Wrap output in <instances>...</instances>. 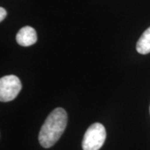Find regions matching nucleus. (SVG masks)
<instances>
[{
  "mask_svg": "<svg viewBox=\"0 0 150 150\" xmlns=\"http://www.w3.org/2000/svg\"><path fill=\"white\" fill-rule=\"evenodd\" d=\"M22 89L20 79L15 75H7L0 79V100L10 102L13 100Z\"/></svg>",
  "mask_w": 150,
  "mask_h": 150,
  "instance_id": "3",
  "label": "nucleus"
},
{
  "mask_svg": "<svg viewBox=\"0 0 150 150\" xmlns=\"http://www.w3.org/2000/svg\"><path fill=\"white\" fill-rule=\"evenodd\" d=\"M149 112H150V107H149Z\"/></svg>",
  "mask_w": 150,
  "mask_h": 150,
  "instance_id": "7",
  "label": "nucleus"
},
{
  "mask_svg": "<svg viewBox=\"0 0 150 150\" xmlns=\"http://www.w3.org/2000/svg\"><path fill=\"white\" fill-rule=\"evenodd\" d=\"M136 49L138 53L141 54H148L150 53V27L145 30L138 40Z\"/></svg>",
  "mask_w": 150,
  "mask_h": 150,
  "instance_id": "5",
  "label": "nucleus"
},
{
  "mask_svg": "<svg viewBox=\"0 0 150 150\" xmlns=\"http://www.w3.org/2000/svg\"><path fill=\"white\" fill-rule=\"evenodd\" d=\"M38 37L33 28L25 26L22 28L16 35V41L19 45L23 47L31 46L37 42Z\"/></svg>",
  "mask_w": 150,
  "mask_h": 150,
  "instance_id": "4",
  "label": "nucleus"
},
{
  "mask_svg": "<svg viewBox=\"0 0 150 150\" xmlns=\"http://www.w3.org/2000/svg\"><path fill=\"white\" fill-rule=\"evenodd\" d=\"M68 123V114L64 108H57L48 116L41 127L38 141L45 149L51 148L64 134Z\"/></svg>",
  "mask_w": 150,
  "mask_h": 150,
  "instance_id": "1",
  "label": "nucleus"
},
{
  "mask_svg": "<svg viewBox=\"0 0 150 150\" xmlns=\"http://www.w3.org/2000/svg\"><path fill=\"white\" fill-rule=\"evenodd\" d=\"M7 16V11L4 8H0V21L3 22Z\"/></svg>",
  "mask_w": 150,
  "mask_h": 150,
  "instance_id": "6",
  "label": "nucleus"
},
{
  "mask_svg": "<svg viewBox=\"0 0 150 150\" xmlns=\"http://www.w3.org/2000/svg\"><path fill=\"white\" fill-rule=\"evenodd\" d=\"M106 139V130L102 123L90 125L84 134L82 148L83 150H99Z\"/></svg>",
  "mask_w": 150,
  "mask_h": 150,
  "instance_id": "2",
  "label": "nucleus"
}]
</instances>
